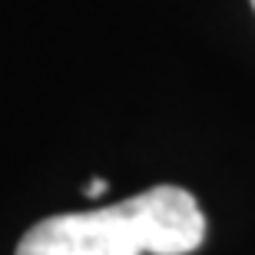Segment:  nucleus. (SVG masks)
<instances>
[{
    "mask_svg": "<svg viewBox=\"0 0 255 255\" xmlns=\"http://www.w3.org/2000/svg\"><path fill=\"white\" fill-rule=\"evenodd\" d=\"M252 10H255V0H252Z\"/></svg>",
    "mask_w": 255,
    "mask_h": 255,
    "instance_id": "7ed1b4c3",
    "label": "nucleus"
},
{
    "mask_svg": "<svg viewBox=\"0 0 255 255\" xmlns=\"http://www.w3.org/2000/svg\"><path fill=\"white\" fill-rule=\"evenodd\" d=\"M206 242V216L182 186H152L116 206L50 216L27 229L17 255H189Z\"/></svg>",
    "mask_w": 255,
    "mask_h": 255,
    "instance_id": "f257e3e1",
    "label": "nucleus"
},
{
    "mask_svg": "<svg viewBox=\"0 0 255 255\" xmlns=\"http://www.w3.org/2000/svg\"><path fill=\"white\" fill-rule=\"evenodd\" d=\"M106 189H110V182H106V179H93L90 186H86V196H100V192H106Z\"/></svg>",
    "mask_w": 255,
    "mask_h": 255,
    "instance_id": "f03ea898",
    "label": "nucleus"
}]
</instances>
